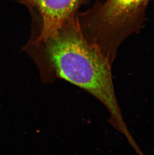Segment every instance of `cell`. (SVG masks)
<instances>
[{
	"mask_svg": "<svg viewBox=\"0 0 154 155\" xmlns=\"http://www.w3.org/2000/svg\"><path fill=\"white\" fill-rule=\"evenodd\" d=\"M28 9L32 18L31 36L54 31L65 22L76 18L82 6L90 0H17Z\"/></svg>",
	"mask_w": 154,
	"mask_h": 155,
	"instance_id": "3957f363",
	"label": "cell"
},
{
	"mask_svg": "<svg viewBox=\"0 0 154 155\" xmlns=\"http://www.w3.org/2000/svg\"><path fill=\"white\" fill-rule=\"evenodd\" d=\"M23 49L35 63L44 83L64 79L84 89L105 106L112 127L127 142L134 140L115 94L113 65L85 38L77 17L54 31L30 37Z\"/></svg>",
	"mask_w": 154,
	"mask_h": 155,
	"instance_id": "6da1fadb",
	"label": "cell"
},
{
	"mask_svg": "<svg viewBox=\"0 0 154 155\" xmlns=\"http://www.w3.org/2000/svg\"><path fill=\"white\" fill-rule=\"evenodd\" d=\"M150 1L97 0L84 12H78L79 28L113 65L125 40L141 31Z\"/></svg>",
	"mask_w": 154,
	"mask_h": 155,
	"instance_id": "7a4b0ae2",
	"label": "cell"
}]
</instances>
